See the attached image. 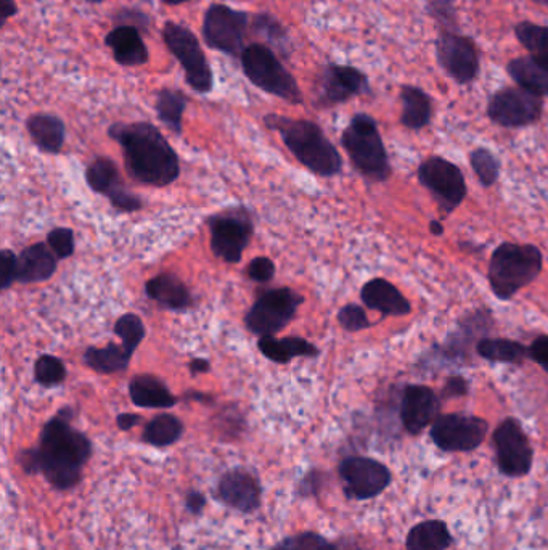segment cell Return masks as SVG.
<instances>
[{"mask_svg": "<svg viewBox=\"0 0 548 550\" xmlns=\"http://www.w3.org/2000/svg\"><path fill=\"white\" fill-rule=\"evenodd\" d=\"M189 370L192 377H197V375L206 374V372H209V370H211V364H209L208 359H193V361H190Z\"/></svg>", "mask_w": 548, "mask_h": 550, "instance_id": "53", "label": "cell"}, {"mask_svg": "<svg viewBox=\"0 0 548 550\" xmlns=\"http://www.w3.org/2000/svg\"><path fill=\"white\" fill-rule=\"evenodd\" d=\"M82 359H84V364L97 374L111 375L124 372L131 362L132 354L127 353V349L123 345L108 343L103 348L90 346L86 349Z\"/></svg>", "mask_w": 548, "mask_h": 550, "instance_id": "30", "label": "cell"}, {"mask_svg": "<svg viewBox=\"0 0 548 550\" xmlns=\"http://www.w3.org/2000/svg\"><path fill=\"white\" fill-rule=\"evenodd\" d=\"M189 105V97L182 91L163 87L156 92L155 110L158 120L176 136L184 131V113Z\"/></svg>", "mask_w": 548, "mask_h": 550, "instance_id": "29", "label": "cell"}, {"mask_svg": "<svg viewBox=\"0 0 548 550\" xmlns=\"http://www.w3.org/2000/svg\"><path fill=\"white\" fill-rule=\"evenodd\" d=\"M58 258L44 243L25 248L18 255V284H41L57 272Z\"/></svg>", "mask_w": 548, "mask_h": 550, "instance_id": "22", "label": "cell"}, {"mask_svg": "<svg viewBox=\"0 0 548 550\" xmlns=\"http://www.w3.org/2000/svg\"><path fill=\"white\" fill-rule=\"evenodd\" d=\"M142 422V417L139 414H129V412H124V414H119L116 417V425H118L119 430L129 431L132 428L137 427L139 423Z\"/></svg>", "mask_w": 548, "mask_h": 550, "instance_id": "52", "label": "cell"}, {"mask_svg": "<svg viewBox=\"0 0 548 550\" xmlns=\"http://www.w3.org/2000/svg\"><path fill=\"white\" fill-rule=\"evenodd\" d=\"M320 486H322V478H320V473L317 472V470H312V472L307 473L303 480L299 481L298 496H315L317 491H319Z\"/></svg>", "mask_w": 548, "mask_h": 550, "instance_id": "49", "label": "cell"}, {"mask_svg": "<svg viewBox=\"0 0 548 550\" xmlns=\"http://www.w3.org/2000/svg\"><path fill=\"white\" fill-rule=\"evenodd\" d=\"M430 13L441 25L449 26L450 31H455L457 18L452 0H430Z\"/></svg>", "mask_w": 548, "mask_h": 550, "instance_id": "45", "label": "cell"}, {"mask_svg": "<svg viewBox=\"0 0 548 550\" xmlns=\"http://www.w3.org/2000/svg\"><path fill=\"white\" fill-rule=\"evenodd\" d=\"M129 396L134 406L142 409H171L179 403L168 385L155 375H135L129 382Z\"/></svg>", "mask_w": 548, "mask_h": 550, "instance_id": "24", "label": "cell"}, {"mask_svg": "<svg viewBox=\"0 0 548 550\" xmlns=\"http://www.w3.org/2000/svg\"><path fill=\"white\" fill-rule=\"evenodd\" d=\"M248 13L225 4L209 5L203 17L201 34L209 49L227 57H242L248 29Z\"/></svg>", "mask_w": 548, "mask_h": 550, "instance_id": "9", "label": "cell"}, {"mask_svg": "<svg viewBox=\"0 0 548 550\" xmlns=\"http://www.w3.org/2000/svg\"><path fill=\"white\" fill-rule=\"evenodd\" d=\"M344 493L349 499L367 501L383 493L393 480L386 465L370 457L352 456L340 464Z\"/></svg>", "mask_w": 548, "mask_h": 550, "instance_id": "15", "label": "cell"}, {"mask_svg": "<svg viewBox=\"0 0 548 550\" xmlns=\"http://www.w3.org/2000/svg\"><path fill=\"white\" fill-rule=\"evenodd\" d=\"M338 322L346 332L356 333L360 330L369 329L370 321L364 309L359 304H346L338 312Z\"/></svg>", "mask_w": 548, "mask_h": 550, "instance_id": "42", "label": "cell"}, {"mask_svg": "<svg viewBox=\"0 0 548 550\" xmlns=\"http://www.w3.org/2000/svg\"><path fill=\"white\" fill-rule=\"evenodd\" d=\"M145 293L150 300L169 311H185L193 303L189 288L174 274L155 275L145 284Z\"/></svg>", "mask_w": 548, "mask_h": 550, "instance_id": "23", "label": "cell"}, {"mask_svg": "<svg viewBox=\"0 0 548 550\" xmlns=\"http://www.w3.org/2000/svg\"><path fill=\"white\" fill-rule=\"evenodd\" d=\"M73 407L65 406L45 423L37 448L23 449L18 464L26 475L41 473L58 491L76 488L82 480V468L92 456V441L71 425Z\"/></svg>", "mask_w": 548, "mask_h": 550, "instance_id": "1", "label": "cell"}, {"mask_svg": "<svg viewBox=\"0 0 548 550\" xmlns=\"http://www.w3.org/2000/svg\"><path fill=\"white\" fill-rule=\"evenodd\" d=\"M360 300L383 316L404 317L409 316L412 311L410 301L399 292L396 285L385 279H372L360 290Z\"/></svg>", "mask_w": 548, "mask_h": 550, "instance_id": "21", "label": "cell"}, {"mask_svg": "<svg viewBox=\"0 0 548 550\" xmlns=\"http://www.w3.org/2000/svg\"><path fill=\"white\" fill-rule=\"evenodd\" d=\"M468 390H470V385L465 378L460 375L449 377L446 385L442 388L441 399L446 401V399L462 398V396L468 395Z\"/></svg>", "mask_w": 548, "mask_h": 550, "instance_id": "48", "label": "cell"}, {"mask_svg": "<svg viewBox=\"0 0 548 550\" xmlns=\"http://www.w3.org/2000/svg\"><path fill=\"white\" fill-rule=\"evenodd\" d=\"M66 367L62 359L52 354H42L34 364V378L44 388L62 385L66 378Z\"/></svg>", "mask_w": 548, "mask_h": 550, "instance_id": "38", "label": "cell"}, {"mask_svg": "<svg viewBox=\"0 0 548 550\" xmlns=\"http://www.w3.org/2000/svg\"><path fill=\"white\" fill-rule=\"evenodd\" d=\"M450 544L449 528L439 520L418 523L407 536V550H447Z\"/></svg>", "mask_w": 548, "mask_h": 550, "instance_id": "33", "label": "cell"}, {"mask_svg": "<svg viewBox=\"0 0 548 550\" xmlns=\"http://www.w3.org/2000/svg\"><path fill=\"white\" fill-rule=\"evenodd\" d=\"M532 2H536V4L544 5V7H548V0H532Z\"/></svg>", "mask_w": 548, "mask_h": 550, "instance_id": "57", "label": "cell"}, {"mask_svg": "<svg viewBox=\"0 0 548 550\" xmlns=\"http://www.w3.org/2000/svg\"><path fill=\"white\" fill-rule=\"evenodd\" d=\"M487 430L489 423L475 415H439L431 427V440L442 451H475L483 444Z\"/></svg>", "mask_w": 548, "mask_h": 550, "instance_id": "14", "label": "cell"}, {"mask_svg": "<svg viewBox=\"0 0 548 550\" xmlns=\"http://www.w3.org/2000/svg\"><path fill=\"white\" fill-rule=\"evenodd\" d=\"M430 232L431 234L436 235V237H439V235L444 234V226H442L439 221H431Z\"/></svg>", "mask_w": 548, "mask_h": 550, "instance_id": "54", "label": "cell"}, {"mask_svg": "<svg viewBox=\"0 0 548 550\" xmlns=\"http://www.w3.org/2000/svg\"><path fill=\"white\" fill-rule=\"evenodd\" d=\"M544 113V99L523 87H505L495 92L487 105V115L502 128H526Z\"/></svg>", "mask_w": 548, "mask_h": 550, "instance_id": "12", "label": "cell"}, {"mask_svg": "<svg viewBox=\"0 0 548 550\" xmlns=\"http://www.w3.org/2000/svg\"><path fill=\"white\" fill-rule=\"evenodd\" d=\"M108 136L123 148L124 165L135 182L166 187L179 179V156L155 124H111Z\"/></svg>", "mask_w": 548, "mask_h": 550, "instance_id": "2", "label": "cell"}, {"mask_svg": "<svg viewBox=\"0 0 548 550\" xmlns=\"http://www.w3.org/2000/svg\"><path fill=\"white\" fill-rule=\"evenodd\" d=\"M270 550H338L335 544L324 538L322 534L312 533V531H306V533L295 534V536H288V538L280 541L277 546L272 547Z\"/></svg>", "mask_w": 548, "mask_h": 550, "instance_id": "40", "label": "cell"}, {"mask_svg": "<svg viewBox=\"0 0 548 550\" xmlns=\"http://www.w3.org/2000/svg\"><path fill=\"white\" fill-rule=\"evenodd\" d=\"M258 348L264 358L275 364H288L296 358H317L320 354L317 346L301 337H262Z\"/></svg>", "mask_w": 548, "mask_h": 550, "instance_id": "26", "label": "cell"}, {"mask_svg": "<svg viewBox=\"0 0 548 550\" xmlns=\"http://www.w3.org/2000/svg\"><path fill=\"white\" fill-rule=\"evenodd\" d=\"M370 91L367 74L354 66L328 63L319 76L317 107H335Z\"/></svg>", "mask_w": 548, "mask_h": 550, "instance_id": "17", "label": "cell"}, {"mask_svg": "<svg viewBox=\"0 0 548 550\" xmlns=\"http://www.w3.org/2000/svg\"><path fill=\"white\" fill-rule=\"evenodd\" d=\"M507 71L518 86L539 97H548V62L528 55L508 63Z\"/></svg>", "mask_w": 548, "mask_h": 550, "instance_id": "27", "label": "cell"}, {"mask_svg": "<svg viewBox=\"0 0 548 550\" xmlns=\"http://www.w3.org/2000/svg\"><path fill=\"white\" fill-rule=\"evenodd\" d=\"M164 5H180L189 2V0H160Z\"/></svg>", "mask_w": 548, "mask_h": 550, "instance_id": "56", "label": "cell"}, {"mask_svg": "<svg viewBox=\"0 0 548 550\" xmlns=\"http://www.w3.org/2000/svg\"><path fill=\"white\" fill-rule=\"evenodd\" d=\"M476 353L479 358L489 362L516 364V366H520L524 359L529 358L528 348L523 343L508 340V338H481L476 343Z\"/></svg>", "mask_w": 548, "mask_h": 550, "instance_id": "32", "label": "cell"}, {"mask_svg": "<svg viewBox=\"0 0 548 550\" xmlns=\"http://www.w3.org/2000/svg\"><path fill=\"white\" fill-rule=\"evenodd\" d=\"M401 102V123L405 128L418 131L430 124L433 116V100L423 89L415 86L402 87Z\"/></svg>", "mask_w": 548, "mask_h": 550, "instance_id": "28", "label": "cell"}, {"mask_svg": "<svg viewBox=\"0 0 548 550\" xmlns=\"http://www.w3.org/2000/svg\"><path fill=\"white\" fill-rule=\"evenodd\" d=\"M240 62L248 81L262 92L279 97L291 105H301L304 102L303 92L299 89L295 76L280 62L274 49L266 44L253 42L246 46Z\"/></svg>", "mask_w": 548, "mask_h": 550, "instance_id": "6", "label": "cell"}, {"mask_svg": "<svg viewBox=\"0 0 548 550\" xmlns=\"http://www.w3.org/2000/svg\"><path fill=\"white\" fill-rule=\"evenodd\" d=\"M26 131L41 152L57 155L62 152L66 126L62 118L52 113H36L26 120Z\"/></svg>", "mask_w": 548, "mask_h": 550, "instance_id": "25", "label": "cell"}, {"mask_svg": "<svg viewBox=\"0 0 548 550\" xmlns=\"http://www.w3.org/2000/svg\"><path fill=\"white\" fill-rule=\"evenodd\" d=\"M184 435V423L172 414H160L147 423L142 441L153 448H168Z\"/></svg>", "mask_w": 548, "mask_h": 550, "instance_id": "34", "label": "cell"}, {"mask_svg": "<svg viewBox=\"0 0 548 550\" xmlns=\"http://www.w3.org/2000/svg\"><path fill=\"white\" fill-rule=\"evenodd\" d=\"M436 55L442 70L459 84H470L479 73V52L470 37L446 31L436 42Z\"/></svg>", "mask_w": 548, "mask_h": 550, "instance_id": "16", "label": "cell"}, {"mask_svg": "<svg viewBox=\"0 0 548 550\" xmlns=\"http://www.w3.org/2000/svg\"><path fill=\"white\" fill-rule=\"evenodd\" d=\"M264 124L272 131L279 132L291 155L311 173L322 177L341 173L343 158L319 124L274 113L264 116Z\"/></svg>", "mask_w": 548, "mask_h": 550, "instance_id": "3", "label": "cell"}, {"mask_svg": "<svg viewBox=\"0 0 548 550\" xmlns=\"http://www.w3.org/2000/svg\"><path fill=\"white\" fill-rule=\"evenodd\" d=\"M185 507L189 510L190 514L200 515L206 507V497L197 491V489H190L187 496H185Z\"/></svg>", "mask_w": 548, "mask_h": 550, "instance_id": "50", "label": "cell"}, {"mask_svg": "<svg viewBox=\"0 0 548 550\" xmlns=\"http://www.w3.org/2000/svg\"><path fill=\"white\" fill-rule=\"evenodd\" d=\"M47 245L50 250L54 251L58 259L71 258L76 250L73 230L68 227H57V229L50 230L47 235Z\"/></svg>", "mask_w": 548, "mask_h": 550, "instance_id": "41", "label": "cell"}, {"mask_svg": "<svg viewBox=\"0 0 548 550\" xmlns=\"http://www.w3.org/2000/svg\"><path fill=\"white\" fill-rule=\"evenodd\" d=\"M18 13V5L15 0H0V26L4 28L10 18Z\"/></svg>", "mask_w": 548, "mask_h": 550, "instance_id": "51", "label": "cell"}, {"mask_svg": "<svg viewBox=\"0 0 548 550\" xmlns=\"http://www.w3.org/2000/svg\"><path fill=\"white\" fill-rule=\"evenodd\" d=\"M495 452L500 473L505 477H524L531 472L534 451L518 420L508 417L494 431Z\"/></svg>", "mask_w": 548, "mask_h": 550, "instance_id": "13", "label": "cell"}, {"mask_svg": "<svg viewBox=\"0 0 548 550\" xmlns=\"http://www.w3.org/2000/svg\"><path fill=\"white\" fill-rule=\"evenodd\" d=\"M253 31L270 42V49L274 47L279 50L282 57L283 55L290 57V34H288V29L283 26L282 21L277 20L274 15L267 12L254 15Z\"/></svg>", "mask_w": 548, "mask_h": 550, "instance_id": "35", "label": "cell"}, {"mask_svg": "<svg viewBox=\"0 0 548 550\" xmlns=\"http://www.w3.org/2000/svg\"><path fill=\"white\" fill-rule=\"evenodd\" d=\"M86 182L92 192L107 195L108 198L126 187L119 174L118 166L108 156H97L87 166Z\"/></svg>", "mask_w": 548, "mask_h": 550, "instance_id": "31", "label": "cell"}, {"mask_svg": "<svg viewBox=\"0 0 548 550\" xmlns=\"http://www.w3.org/2000/svg\"><path fill=\"white\" fill-rule=\"evenodd\" d=\"M105 46L121 66H142L150 60L148 47L140 29L118 25L105 36Z\"/></svg>", "mask_w": 548, "mask_h": 550, "instance_id": "20", "label": "cell"}, {"mask_svg": "<svg viewBox=\"0 0 548 550\" xmlns=\"http://www.w3.org/2000/svg\"><path fill=\"white\" fill-rule=\"evenodd\" d=\"M544 267V256L536 245L505 242L495 248L487 279L499 300H512L516 293L531 285Z\"/></svg>", "mask_w": 548, "mask_h": 550, "instance_id": "4", "label": "cell"}, {"mask_svg": "<svg viewBox=\"0 0 548 550\" xmlns=\"http://www.w3.org/2000/svg\"><path fill=\"white\" fill-rule=\"evenodd\" d=\"M246 275L248 279L253 280L256 284H267L274 279L275 264L274 261L266 256L254 258L248 267H246Z\"/></svg>", "mask_w": 548, "mask_h": 550, "instance_id": "43", "label": "cell"}, {"mask_svg": "<svg viewBox=\"0 0 548 550\" xmlns=\"http://www.w3.org/2000/svg\"><path fill=\"white\" fill-rule=\"evenodd\" d=\"M529 358L537 362L548 374V335H540L528 348Z\"/></svg>", "mask_w": 548, "mask_h": 550, "instance_id": "47", "label": "cell"}, {"mask_svg": "<svg viewBox=\"0 0 548 550\" xmlns=\"http://www.w3.org/2000/svg\"><path fill=\"white\" fill-rule=\"evenodd\" d=\"M211 250L225 263L237 264L242 261L243 251L253 237V219L246 208H230L209 216Z\"/></svg>", "mask_w": 548, "mask_h": 550, "instance_id": "10", "label": "cell"}, {"mask_svg": "<svg viewBox=\"0 0 548 550\" xmlns=\"http://www.w3.org/2000/svg\"><path fill=\"white\" fill-rule=\"evenodd\" d=\"M417 176L444 214L454 213L467 198V182L462 169L442 156H430L423 161Z\"/></svg>", "mask_w": 548, "mask_h": 550, "instance_id": "11", "label": "cell"}, {"mask_svg": "<svg viewBox=\"0 0 548 550\" xmlns=\"http://www.w3.org/2000/svg\"><path fill=\"white\" fill-rule=\"evenodd\" d=\"M471 168L483 187H492L500 177V160L491 150L479 147L470 153Z\"/></svg>", "mask_w": 548, "mask_h": 550, "instance_id": "37", "label": "cell"}, {"mask_svg": "<svg viewBox=\"0 0 548 550\" xmlns=\"http://www.w3.org/2000/svg\"><path fill=\"white\" fill-rule=\"evenodd\" d=\"M113 330L123 340V346L127 349V353H131L132 356H134L135 349L139 348L140 343L144 341L145 335H147L144 321L132 312H127V314L119 317Z\"/></svg>", "mask_w": 548, "mask_h": 550, "instance_id": "39", "label": "cell"}, {"mask_svg": "<svg viewBox=\"0 0 548 550\" xmlns=\"http://www.w3.org/2000/svg\"><path fill=\"white\" fill-rule=\"evenodd\" d=\"M341 145L348 153L352 166L370 182L388 181L393 173L388 152L378 131L377 121L367 113L352 116L341 136Z\"/></svg>", "mask_w": 548, "mask_h": 550, "instance_id": "5", "label": "cell"}, {"mask_svg": "<svg viewBox=\"0 0 548 550\" xmlns=\"http://www.w3.org/2000/svg\"><path fill=\"white\" fill-rule=\"evenodd\" d=\"M515 34L521 46L526 47L532 57L548 62V26L523 21L515 26Z\"/></svg>", "mask_w": 548, "mask_h": 550, "instance_id": "36", "label": "cell"}, {"mask_svg": "<svg viewBox=\"0 0 548 550\" xmlns=\"http://www.w3.org/2000/svg\"><path fill=\"white\" fill-rule=\"evenodd\" d=\"M87 4H102L103 0H86Z\"/></svg>", "mask_w": 548, "mask_h": 550, "instance_id": "58", "label": "cell"}, {"mask_svg": "<svg viewBox=\"0 0 548 550\" xmlns=\"http://www.w3.org/2000/svg\"><path fill=\"white\" fill-rule=\"evenodd\" d=\"M164 46L182 66L185 81L197 94H209L214 89L213 68L209 65L198 37L187 26L166 21L161 31Z\"/></svg>", "mask_w": 548, "mask_h": 550, "instance_id": "7", "label": "cell"}, {"mask_svg": "<svg viewBox=\"0 0 548 550\" xmlns=\"http://www.w3.org/2000/svg\"><path fill=\"white\" fill-rule=\"evenodd\" d=\"M216 497L230 509L253 514L261 507V483L246 468H232L217 481Z\"/></svg>", "mask_w": 548, "mask_h": 550, "instance_id": "18", "label": "cell"}, {"mask_svg": "<svg viewBox=\"0 0 548 550\" xmlns=\"http://www.w3.org/2000/svg\"><path fill=\"white\" fill-rule=\"evenodd\" d=\"M303 303V296L288 287L262 292L245 316L246 329L261 338L274 337L295 319Z\"/></svg>", "mask_w": 548, "mask_h": 550, "instance_id": "8", "label": "cell"}, {"mask_svg": "<svg viewBox=\"0 0 548 550\" xmlns=\"http://www.w3.org/2000/svg\"><path fill=\"white\" fill-rule=\"evenodd\" d=\"M441 396L426 385H407L402 391L401 420L410 435H420L436 422L441 411Z\"/></svg>", "mask_w": 548, "mask_h": 550, "instance_id": "19", "label": "cell"}, {"mask_svg": "<svg viewBox=\"0 0 548 550\" xmlns=\"http://www.w3.org/2000/svg\"><path fill=\"white\" fill-rule=\"evenodd\" d=\"M187 396H189L190 399H195V401H203V403H206L209 399L208 395H205V393H198V391H190Z\"/></svg>", "mask_w": 548, "mask_h": 550, "instance_id": "55", "label": "cell"}, {"mask_svg": "<svg viewBox=\"0 0 548 550\" xmlns=\"http://www.w3.org/2000/svg\"><path fill=\"white\" fill-rule=\"evenodd\" d=\"M115 21L118 25L134 26L140 31H147L152 25V18L147 13L135 9L119 10L115 15Z\"/></svg>", "mask_w": 548, "mask_h": 550, "instance_id": "46", "label": "cell"}, {"mask_svg": "<svg viewBox=\"0 0 548 550\" xmlns=\"http://www.w3.org/2000/svg\"><path fill=\"white\" fill-rule=\"evenodd\" d=\"M18 256L9 248L0 253V288L9 290L17 282Z\"/></svg>", "mask_w": 548, "mask_h": 550, "instance_id": "44", "label": "cell"}]
</instances>
